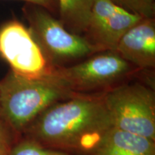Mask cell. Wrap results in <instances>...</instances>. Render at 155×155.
Here are the masks:
<instances>
[{
	"label": "cell",
	"mask_w": 155,
	"mask_h": 155,
	"mask_svg": "<svg viewBox=\"0 0 155 155\" xmlns=\"http://www.w3.org/2000/svg\"><path fill=\"white\" fill-rule=\"evenodd\" d=\"M113 127L155 141L154 86L140 80L104 94Z\"/></svg>",
	"instance_id": "5b68a950"
},
{
	"label": "cell",
	"mask_w": 155,
	"mask_h": 155,
	"mask_svg": "<svg viewBox=\"0 0 155 155\" xmlns=\"http://www.w3.org/2000/svg\"><path fill=\"white\" fill-rule=\"evenodd\" d=\"M116 5L143 17H155V0H111Z\"/></svg>",
	"instance_id": "7c38bea8"
},
{
	"label": "cell",
	"mask_w": 155,
	"mask_h": 155,
	"mask_svg": "<svg viewBox=\"0 0 155 155\" xmlns=\"http://www.w3.org/2000/svg\"><path fill=\"white\" fill-rule=\"evenodd\" d=\"M0 58L12 72L27 78H40L53 72L29 28L15 19L0 27Z\"/></svg>",
	"instance_id": "8992f818"
},
{
	"label": "cell",
	"mask_w": 155,
	"mask_h": 155,
	"mask_svg": "<svg viewBox=\"0 0 155 155\" xmlns=\"http://www.w3.org/2000/svg\"><path fill=\"white\" fill-rule=\"evenodd\" d=\"M19 1H24L25 3L40 6L42 8L47 9L54 16L56 17H58V13H59L58 0H19Z\"/></svg>",
	"instance_id": "5bb4252c"
},
{
	"label": "cell",
	"mask_w": 155,
	"mask_h": 155,
	"mask_svg": "<svg viewBox=\"0 0 155 155\" xmlns=\"http://www.w3.org/2000/svg\"><path fill=\"white\" fill-rule=\"evenodd\" d=\"M20 138L0 116V155H8L12 147Z\"/></svg>",
	"instance_id": "4fadbf2b"
},
{
	"label": "cell",
	"mask_w": 155,
	"mask_h": 155,
	"mask_svg": "<svg viewBox=\"0 0 155 155\" xmlns=\"http://www.w3.org/2000/svg\"><path fill=\"white\" fill-rule=\"evenodd\" d=\"M8 155H71L64 151L45 147L25 137H21L12 147Z\"/></svg>",
	"instance_id": "8fae6325"
},
{
	"label": "cell",
	"mask_w": 155,
	"mask_h": 155,
	"mask_svg": "<svg viewBox=\"0 0 155 155\" xmlns=\"http://www.w3.org/2000/svg\"><path fill=\"white\" fill-rule=\"evenodd\" d=\"M142 17L111 0H94L83 36L99 51L115 50L124 35Z\"/></svg>",
	"instance_id": "52a82bcc"
},
{
	"label": "cell",
	"mask_w": 155,
	"mask_h": 155,
	"mask_svg": "<svg viewBox=\"0 0 155 155\" xmlns=\"http://www.w3.org/2000/svg\"><path fill=\"white\" fill-rule=\"evenodd\" d=\"M76 95L53 73L27 78L9 71L0 81V116L21 137L42 112Z\"/></svg>",
	"instance_id": "7a4b0ae2"
},
{
	"label": "cell",
	"mask_w": 155,
	"mask_h": 155,
	"mask_svg": "<svg viewBox=\"0 0 155 155\" xmlns=\"http://www.w3.org/2000/svg\"><path fill=\"white\" fill-rule=\"evenodd\" d=\"M88 155H155V141L112 127Z\"/></svg>",
	"instance_id": "9c48e42d"
},
{
	"label": "cell",
	"mask_w": 155,
	"mask_h": 155,
	"mask_svg": "<svg viewBox=\"0 0 155 155\" xmlns=\"http://www.w3.org/2000/svg\"><path fill=\"white\" fill-rule=\"evenodd\" d=\"M94 0H58V18L73 33L83 35Z\"/></svg>",
	"instance_id": "30bf717a"
},
{
	"label": "cell",
	"mask_w": 155,
	"mask_h": 155,
	"mask_svg": "<svg viewBox=\"0 0 155 155\" xmlns=\"http://www.w3.org/2000/svg\"><path fill=\"white\" fill-rule=\"evenodd\" d=\"M112 127L104 94H77L42 112L22 137L71 155H88Z\"/></svg>",
	"instance_id": "6da1fadb"
},
{
	"label": "cell",
	"mask_w": 155,
	"mask_h": 155,
	"mask_svg": "<svg viewBox=\"0 0 155 155\" xmlns=\"http://www.w3.org/2000/svg\"><path fill=\"white\" fill-rule=\"evenodd\" d=\"M115 51L146 72L155 71V17H142L119 40Z\"/></svg>",
	"instance_id": "ba28073f"
},
{
	"label": "cell",
	"mask_w": 155,
	"mask_h": 155,
	"mask_svg": "<svg viewBox=\"0 0 155 155\" xmlns=\"http://www.w3.org/2000/svg\"><path fill=\"white\" fill-rule=\"evenodd\" d=\"M52 73L71 91L101 95L126 83L154 81V72H146L121 58L115 50H104L72 65L53 68Z\"/></svg>",
	"instance_id": "3957f363"
},
{
	"label": "cell",
	"mask_w": 155,
	"mask_h": 155,
	"mask_svg": "<svg viewBox=\"0 0 155 155\" xmlns=\"http://www.w3.org/2000/svg\"><path fill=\"white\" fill-rule=\"evenodd\" d=\"M22 12L29 30L53 68L70 66L101 52L83 35L68 30L47 9L25 3Z\"/></svg>",
	"instance_id": "277c9868"
}]
</instances>
